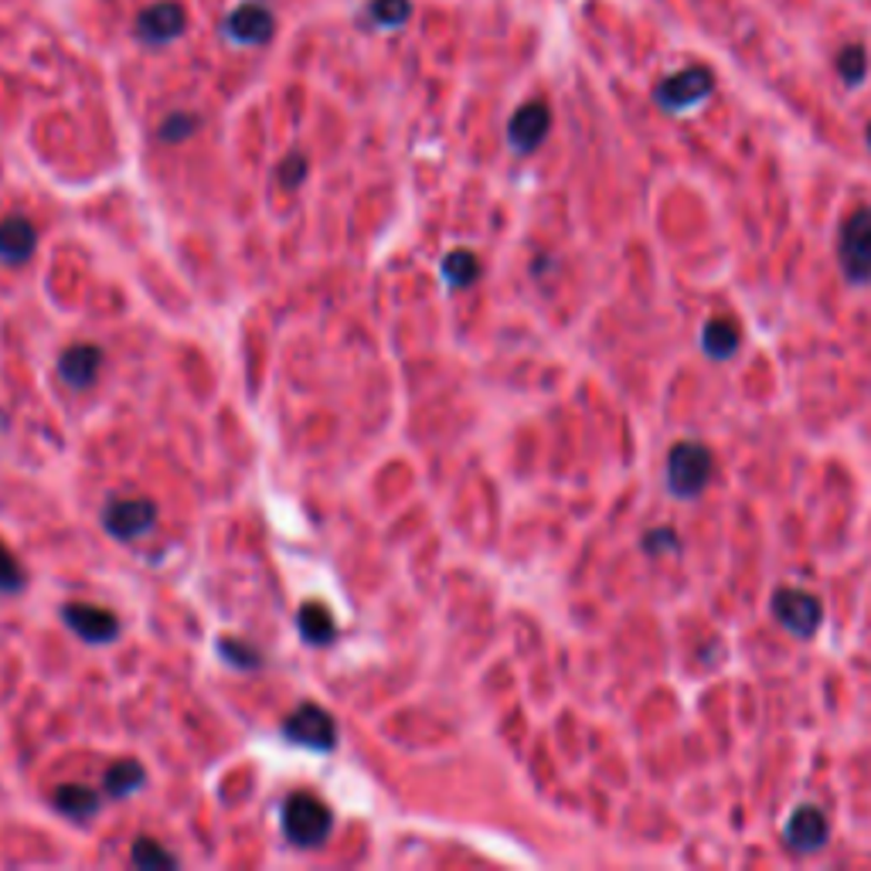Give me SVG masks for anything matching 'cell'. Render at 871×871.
Masks as SVG:
<instances>
[{
  "instance_id": "4316f807",
  "label": "cell",
  "mask_w": 871,
  "mask_h": 871,
  "mask_svg": "<svg viewBox=\"0 0 871 871\" xmlns=\"http://www.w3.org/2000/svg\"><path fill=\"white\" fill-rule=\"evenodd\" d=\"M868 143H871V127H868Z\"/></svg>"
},
{
  "instance_id": "603a6c76",
  "label": "cell",
  "mask_w": 871,
  "mask_h": 871,
  "mask_svg": "<svg viewBox=\"0 0 871 871\" xmlns=\"http://www.w3.org/2000/svg\"><path fill=\"white\" fill-rule=\"evenodd\" d=\"M838 72H841V79L851 82V86H858V82L864 79V72H868V54H864L861 44H848V48L838 54Z\"/></svg>"
},
{
  "instance_id": "8fae6325",
  "label": "cell",
  "mask_w": 871,
  "mask_h": 871,
  "mask_svg": "<svg viewBox=\"0 0 871 871\" xmlns=\"http://www.w3.org/2000/svg\"><path fill=\"white\" fill-rule=\"evenodd\" d=\"M549 127H552V113L544 102H524L518 113L511 117V127H508V137H511V147L521 150V153H531L538 150V143L549 137Z\"/></svg>"
},
{
  "instance_id": "2e32d148",
  "label": "cell",
  "mask_w": 871,
  "mask_h": 871,
  "mask_svg": "<svg viewBox=\"0 0 871 871\" xmlns=\"http://www.w3.org/2000/svg\"><path fill=\"white\" fill-rule=\"evenodd\" d=\"M99 793L92 787H82V783H69V787H59L54 790V807H59L62 813L76 817V821H86V817H92L99 810Z\"/></svg>"
},
{
  "instance_id": "ba28073f",
  "label": "cell",
  "mask_w": 871,
  "mask_h": 871,
  "mask_svg": "<svg viewBox=\"0 0 871 871\" xmlns=\"http://www.w3.org/2000/svg\"><path fill=\"white\" fill-rule=\"evenodd\" d=\"M184 28H188V11L178 0H160V4L143 8L137 18V38L147 44H168V41L181 38Z\"/></svg>"
},
{
  "instance_id": "484cf974",
  "label": "cell",
  "mask_w": 871,
  "mask_h": 871,
  "mask_svg": "<svg viewBox=\"0 0 871 871\" xmlns=\"http://www.w3.org/2000/svg\"><path fill=\"white\" fill-rule=\"evenodd\" d=\"M307 178V157L303 153H290L283 163H280V184L287 191H297Z\"/></svg>"
},
{
  "instance_id": "277c9868",
  "label": "cell",
  "mask_w": 871,
  "mask_h": 871,
  "mask_svg": "<svg viewBox=\"0 0 871 871\" xmlns=\"http://www.w3.org/2000/svg\"><path fill=\"white\" fill-rule=\"evenodd\" d=\"M773 617L793 637H813L824 623V607H821V599L803 589H780L773 595Z\"/></svg>"
},
{
  "instance_id": "9c48e42d",
  "label": "cell",
  "mask_w": 871,
  "mask_h": 871,
  "mask_svg": "<svg viewBox=\"0 0 871 871\" xmlns=\"http://www.w3.org/2000/svg\"><path fill=\"white\" fill-rule=\"evenodd\" d=\"M62 620L72 627L76 637H82L86 643H109L120 637V620L117 613H109L102 607H89V603H69L62 610Z\"/></svg>"
},
{
  "instance_id": "44dd1931",
  "label": "cell",
  "mask_w": 871,
  "mask_h": 871,
  "mask_svg": "<svg viewBox=\"0 0 871 871\" xmlns=\"http://www.w3.org/2000/svg\"><path fill=\"white\" fill-rule=\"evenodd\" d=\"M133 864L137 868H174L178 864V858L171 854V851H163L157 841H150V838H137V844H133Z\"/></svg>"
},
{
  "instance_id": "5b68a950",
  "label": "cell",
  "mask_w": 871,
  "mask_h": 871,
  "mask_svg": "<svg viewBox=\"0 0 871 871\" xmlns=\"http://www.w3.org/2000/svg\"><path fill=\"white\" fill-rule=\"evenodd\" d=\"M283 735L303 749H334V742H338L334 719L327 715L320 704H300L283 722Z\"/></svg>"
},
{
  "instance_id": "e0dca14e",
  "label": "cell",
  "mask_w": 871,
  "mask_h": 871,
  "mask_svg": "<svg viewBox=\"0 0 871 871\" xmlns=\"http://www.w3.org/2000/svg\"><path fill=\"white\" fill-rule=\"evenodd\" d=\"M701 348L712 358H729L739 348V327L732 320H708L704 334H701Z\"/></svg>"
},
{
  "instance_id": "8992f818",
  "label": "cell",
  "mask_w": 871,
  "mask_h": 871,
  "mask_svg": "<svg viewBox=\"0 0 871 871\" xmlns=\"http://www.w3.org/2000/svg\"><path fill=\"white\" fill-rule=\"evenodd\" d=\"M157 521V504L147 498H120L113 504H106L102 511V524L106 531L120 538V541H133L140 534H147Z\"/></svg>"
},
{
  "instance_id": "d6986e66",
  "label": "cell",
  "mask_w": 871,
  "mask_h": 871,
  "mask_svg": "<svg viewBox=\"0 0 871 871\" xmlns=\"http://www.w3.org/2000/svg\"><path fill=\"white\" fill-rule=\"evenodd\" d=\"M443 277H447L450 287H470V283L480 277V262H477V256L467 252V249L450 252V256L443 259Z\"/></svg>"
},
{
  "instance_id": "d4e9b609",
  "label": "cell",
  "mask_w": 871,
  "mask_h": 871,
  "mask_svg": "<svg viewBox=\"0 0 871 871\" xmlns=\"http://www.w3.org/2000/svg\"><path fill=\"white\" fill-rule=\"evenodd\" d=\"M222 650H226V661H229V664H236V668H246V671H252V668H259V664H262L259 650H252V647H246V643H239V640H222Z\"/></svg>"
},
{
  "instance_id": "52a82bcc",
  "label": "cell",
  "mask_w": 871,
  "mask_h": 871,
  "mask_svg": "<svg viewBox=\"0 0 871 871\" xmlns=\"http://www.w3.org/2000/svg\"><path fill=\"white\" fill-rule=\"evenodd\" d=\"M715 89V76L708 72V69H681L674 76H668L661 86H658V102L664 109H671V113H678V109H691L694 102H701L708 92Z\"/></svg>"
},
{
  "instance_id": "7402d4cb",
  "label": "cell",
  "mask_w": 871,
  "mask_h": 871,
  "mask_svg": "<svg viewBox=\"0 0 871 871\" xmlns=\"http://www.w3.org/2000/svg\"><path fill=\"white\" fill-rule=\"evenodd\" d=\"M24 589V569L18 562V555L0 541V592H21Z\"/></svg>"
},
{
  "instance_id": "30bf717a",
  "label": "cell",
  "mask_w": 871,
  "mask_h": 871,
  "mask_svg": "<svg viewBox=\"0 0 871 871\" xmlns=\"http://www.w3.org/2000/svg\"><path fill=\"white\" fill-rule=\"evenodd\" d=\"M277 31V18L266 4L259 0H249V4H239L229 18H226V34L239 44H262Z\"/></svg>"
},
{
  "instance_id": "9a60e30c",
  "label": "cell",
  "mask_w": 871,
  "mask_h": 871,
  "mask_svg": "<svg viewBox=\"0 0 871 871\" xmlns=\"http://www.w3.org/2000/svg\"><path fill=\"white\" fill-rule=\"evenodd\" d=\"M300 633H303V640L313 643V647L331 643L334 633H338L331 610H327L323 603H303V607H300Z\"/></svg>"
},
{
  "instance_id": "ac0fdd59",
  "label": "cell",
  "mask_w": 871,
  "mask_h": 871,
  "mask_svg": "<svg viewBox=\"0 0 871 871\" xmlns=\"http://www.w3.org/2000/svg\"><path fill=\"white\" fill-rule=\"evenodd\" d=\"M143 780H147V773H143L140 762L123 759V762H117V767L106 773V793L109 797H130V793H137L143 787Z\"/></svg>"
},
{
  "instance_id": "cb8c5ba5",
  "label": "cell",
  "mask_w": 871,
  "mask_h": 871,
  "mask_svg": "<svg viewBox=\"0 0 871 871\" xmlns=\"http://www.w3.org/2000/svg\"><path fill=\"white\" fill-rule=\"evenodd\" d=\"M198 130V117L191 113H174L160 123V140H168V143H178V140H188L191 133Z\"/></svg>"
},
{
  "instance_id": "7c38bea8",
  "label": "cell",
  "mask_w": 871,
  "mask_h": 871,
  "mask_svg": "<svg viewBox=\"0 0 871 871\" xmlns=\"http://www.w3.org/2000/svg\"><path fill=\"white\" fill-rule=\"evenodd\" d=\"M831 838V824H828V817L824 810H817V807H797L793 817H790V824H787V844L800 854H810L817 848H824Z\"/></svg>"
},
{
  "instance_id": "7a4b0ae2",
  "label": "cell",
  "mask_w": 871,
  "mask_h": 871,
  "mask_svg": "<svg viewBox=\"0 0 871 871\" xmlns=\"http://www.w3.org/2000/svg\"><path fill=\"white\" fill-rule=\"evenodd\" d=\"M838 262L851 283H871V208H858L844 218L838 236Z\"/></svg>"
},
{
  "instance_id": "ffe728a7",
  "label": "cell",
  "mask_w": 871,
  "mask_h": 871,
  "mask_svg": "<svg viewBox=\"0 0 871 871\" xmlns=\"http://www.w3.org/2000/svg\"><path fill=\"white\" fill-rule=\"evenodd\" d=\"M371 21L374 24H386V28H399L409 21L412 14V4L409 0H371Z\"/></svg>"
},
{
  "instance_id": "3957f363",
  "label": "cell",
  "mask_w": 871,
  "mask_h": 871,
  "mask_svg": "<svg viewBox=\"0 0 871 871\" xmlns=\"http://www.w3.org/2000/svg\"><path fill=\"white\" fill-rule=\"evenodd\" d=\"M712 477V453L701 443H678L668 457V487L678 498H694Z\"/></svg>"
},
{
  "instance_id": "5bb4252c",
  "label": "cell",
  "mask_w": 871,
  "mask_h": 871,
  "mask_svg": "<svg viewBox=\"0 0 871 871\" xmlns=\"http://www.w3.org/2000/svg\"><path fill=\"white\" fill-rule=\"evenodd\" d=\"M99 368H102V351L96 344H72L59 361V374L69 381L72 389H89L99 374Z\"/></svg>"
},
{
  "instance_id": "6da1fadb",
  "label": "cell",
  "mask_w": 871,
  "mask_h": 871,
  "mask_svg": "<svg viewBox=\"0 0 871 871\" xmlns=\"http://www.w3.org/2000/svg\"><path fill=\"white\" fill-rule=\"evenodd\" d=\"M334 831V813L320 797L313 793H293L283 803V834L297 848H317L331 838Z\"/></svg>"
},
{
  "instance_id": "4fadbf2b",
  "label": "cell",
  "mask_w": 871,
  "mask_h": 871,
  "mask_svg": "<svg viewBox=\"0 0 871 871\" xmlns=\"http://www.w3.org/2000/svg\"><path fill=\"white\" fill-rule=\"evenodd\" d=\"M34 246H38V232L24 214H8L0 222V259L8 266L28 262L34 256Z\"/></svg>"
}]
</instances>
